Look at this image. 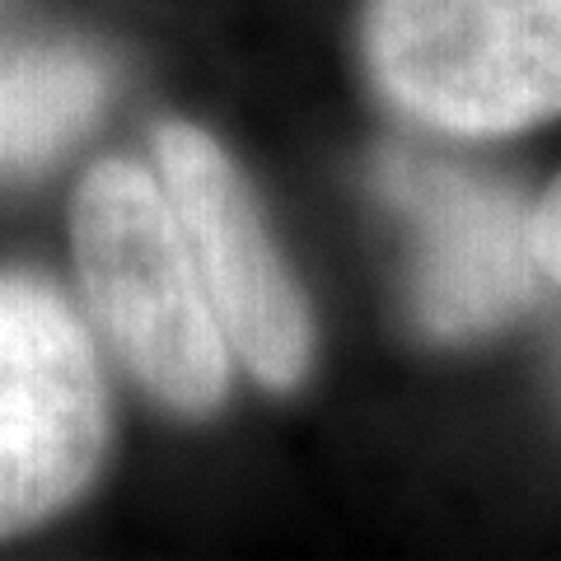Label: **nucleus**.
Wrapping results in <instances>:
<instances>
[{"mask_svg": "<svg viewBox=\"0 0 561 561\" xmlns=\"http://www.w3.org/2000/svg\"><path fill=\"white\" fill-rule=\"evenodd\" d=\"M0 431L99 468L103 383L94 342L51 286L0 276Z\"/></svg>", "mask_w": 561, "mask_h": 561, "instance_id": "obj_5", "label": "nucleus"}, {"mask_svg": "<svg viewBox=\"0 0 561 561\" xmlns=\"http://www.w3.org/2000/svg\"><path fill=\"white\" fill-rule=\"evenodd\" d=\"M108 76L76 47H0V173H28L76 146Z\"/></svg>", "mask_w": 561, "mask_h": 561, "instance_id": "obj_6", "label": "nucleus"}, {"mask_svg": "<svg viewBox=\"0 0 561 561\" xmlns=\"http://www.w3.org/2000/svg\"><path fill=\"white\" fill-rule=\"evenodd\" d=\"M154 154L225 342L272 389L300 383L313 356L309 305L272 249L249 183L239 179L230 154L187 122H164Z\"/></svg>", "mask_w": 561, "mask_h": 561, "instance_id": "obj_4", "label": "nucleus"}, {"mask_svg": "<svg viewBox=\"0 0 561 561\" xmlns=\"http://www.w3.org/2000/svg\"><path fill=\"white\" fill-rule=\"evenodd\" d=\"M365 57L383 99L435 131L561 117V0H370Z\"/></svg>", "mask_w": 561, "mask_h": 561, "instance_id": "obj_2", "label": "nucleus"}, {"mask_svg": "<svg viewBox=\"0 0 561 561\" xmlns=\"http://www.w3.org/2000/svg\"><path fill=\"white\" fill-rule=\"evenodd\" d=\"M534 253L542 276L561 286V179H552V187L534 206Z\"/></svg>", "mask_w": 561, "mask_h": 561, "instance_id": "obj_8", "label": "nucleus"}, {"mask_svg": "<svg viewBox=\"0 0 561 561\" xmlns=\"http://www.w3.org/2000/svg\"><path fill=\"white\" fill-rule=\"evenodd\" d=\"M375 187L412 230V319L440 342L511 323L538 290L534 210L515 187L389 146Z\"/></svg>", "mask_w": 561, "mask_h": 561, "instance_id": "obj_3", "label": "nucleus"}, {"mask_svg": "<svg viewBox=\"0 0 561 561\" xmlns=\"http://www.w3.org/2000/svg\"><path fill=\"white\" fill-rule=\"evenodd\" d=\"M90 478V463L0 431V538L61 511Z\"/></svg>", "mask_w": 561, "mask_h": 561, "instance_id": "obj_7", "label": "nucleus"}, {"mask_svg": "<svg viewBox=\"0 0 561 561\" xmlns=\"http://www.w3.org/2000/svg\"><path fill=\"white\" fill-rule=\"evenodd\" d=\"M76 262L127 370L173 412H216L230 383L225 332L154 173L108 160L80 183Z\"/></svg>", "mask_w": 561, "mask_h": 561, "instance_id": "obj_1", "label": "nucleus"}]
</instances>
